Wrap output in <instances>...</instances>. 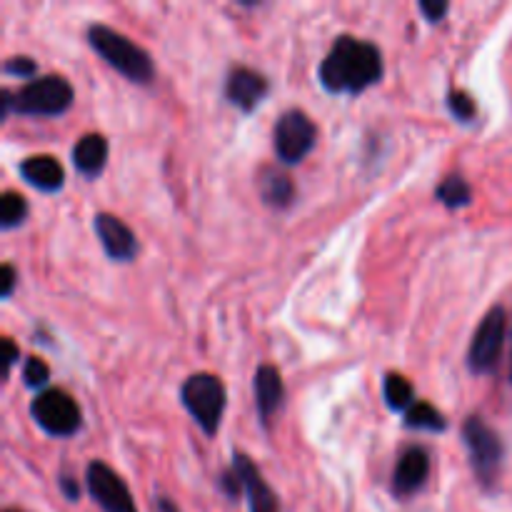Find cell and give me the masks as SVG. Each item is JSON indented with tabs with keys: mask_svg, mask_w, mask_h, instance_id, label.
Here are the masks:
<instances>
[{
	"mask_svg": "<svg viewBox=\"0 0 512 512\" xmlns=\"http://www.w3.org/2000/svg\"><path fill=\"white\" fill-rule=\"evenodd\" d=\"M385 75L378 45L355 35H340L318 68L320 85L333 95H360L378 85Z\"/></svg>",
	"mask_w": 512,
	"mask_h": 512,
	"instance_id": "1",
	"label": "cell"
},
{
	"mask_svg": "<svg viewBox=\"0 0 512 512\" xmlns=\"http://www.w3.org/2000/svg\"><path fill=\"white\" fill-rule=\"evenodd\" d=\"M75 100V90L63 75H43L25 83L18 93L3 90V110L0 118L10 113L28 115V118H58L68 113Z\"/></svg>",
	"mask_w": 512,
	"mask_h": 512,
	"instance_id": "2",
	"label": "cell"
},
{
	"mask_svg": "<svg viewBox=\"0 0 512 512\" xmlns=\"http://www.w3.org/2000/svg\"><path fill=\"white\" fill-rule=\"evenodd\" d=\"M88 43L105 63L113 70H118L123 78H128L135 85H148L155 78V63L145 48L128 38V35L118 33V30L108 28V25H90L88 28Z\"/></svg>",
	"mask_w": 512,
	"mask_h": 512,
	"instance_id": "3",
	"label": "cell"
},
{
	"mask_svg": "<svg viewBox=\"0 0 512 512\" xmlns=\"http://www.w3.org/2000/svg\"><path fill=\"white\" fill-rule=\"evenodd\" d=\"M180 403L188 410L190 418L198 423V428L213 438L220 430V423H223L228 390H225V383L218 375L195 373L180 388Z\"/></svg>",
	"mask_w": 512,
	"mask_h": 512,
	"instance_id": "4",
	"label": "cell"
},
{
	"mask_svg": "<svg viewBox=\"0 0 512 512\" xmlns=\"http://www.w3.org/2000/svg\"><path fill=\"white\" fill-rule=\"evenodd\" d=\"M463 440L465 448H468L475 478H478V483L483 485L485 490H493L500 478V470H503V440H500V435L495 433L480 415H470V418L465 420Z\"/></svg>",
	"mask_w": 512,
	"mask_h": 512,
	"instance_id": "5",
	"label": "cell"
},
{
	"mask_svg": "<svg viewBox=\"0 0 512 512\" xmlns=\"http://www.w3.org/2000/svg\"><path fill=\"white\" fill-rule=\"evenodd\" d=\"M318 143V125L305 110H285L273 128V148L280 163L298 165L308 158Z\"/></svg>",
	"mask_w": 512,
	"mask_h": 512,
	"instance_id": "6",
	"label": "cell"
},
{
	"mask_svg": "<svg viewBox=\"0 0 512 512\" xmlns=\"http://www.w3.org/2000/svg\"><path fill=\"white\" fill-rule=\"evenodd\" d=\"M30 415L50 438H73L83 425V415H80L73 395L58 388H48L35 395V400L30 403Z\"/></svg>",
	"mask_w": 512,
	"mask_h": 512,
	"instance_id": "7",
	"label": "cell"
},
{
	"mask_svg": "<svg viewBox=\"0 0 512 512\" xmlns=\"http://www.w3.org/2000/svg\"><path fill=\"white\" fill-rule=\"evenodd\" d=\"M505 335H508V313L500 305L488 310L480 320L478 330L473 335V343L468 350V368L473 375L495 373L500 363V355L505 348Z\"/></svg>",
	"mask_w": 512,
	"mask_h": 512,
	"instance_id": "8",
	"label": "cell"
},
{
	"mask_svg": "<svg viewBox=\"0 0 512 512\" xmlns=\"http://www.w3.org/2000/svg\"><path fill=\"white\" fill-rule=\"evenodd\" d=\"M85 485H88L90 498L105 512H138L125 480L113 468L100 463V460H93L88 465V470H85Z\"/></svg>",
	"mask_w": 512,
	"mask_h": 512,
	"instance_id": "9",
	"label": "cell"
},
{
	"mask_svg": "<svg viewBox=\"0 0 512 512\" xmlns=\"http://www.w3.org/2000/svg\"><path fill=\"white\" fill-rule=\"evenodd\" d=\"M270 93V83L263 73L253 68H245V65H238L228 73V80H225V98H228L230 105H235L243 113H253Z\"/></svg>",
	"mask_w": 512,
	"mask_h": 512,
	"instance_id": "10",
	"label": "cell"
},
{
	"mask_svg": "<svg viewBox=\"0 0 512 512\" xmlns=\"http://www.w3.org/2000/svg\"><path fill=\"white\" fill-rule=\"evenodd\" d=\"M95 235H98L100 245H103L105 255L115 263H130L138 255V240L135 233L123 223L120 218L110 213H98L93 218Z\"/></svg>",
	"mask_w": 512,
	"mask_h": 512,
	"instance_id": "11",
	"label": "cell"
},
{
	"mask_svg": "<svg viewBox=\"0 0 512 512\" xmlns=\"http://www.w3.org/2000/svg\"><path fill=\"white\" fill-rule=\"evenodd\" d=\"M430 478V455L425 448L410 445L400 453L398 463L393 470V493L398 498H410L420 493Z\"/></svg>",
	"mask_w": 512,
	"mask_h": 512,
	"instance_id": "12",
	"label": "cell"
},
{
	"mask_svg": "<svg viewBox=\"0 0 512 512\" xmlns=\"http://www.w3.org/2000/svg\"><path fill=\"white\" fill-rule=\"evenodd\" d=\"M233 468L238 470L240 480H243L245 498H248L250 512H280V503L278 498H275L273 488L265 483V478L260 475V470L255 468V463L248 458V455L235 450Z\"/></svg>",
	"mask_w": 512,
	"mask_h": 512,
	"instance_id": "13",
	"label": "cell"
},
{
	"mask_svg": "<svg viewBox=\"0 0 512 512\" xmlns=\"http://www.w3.org/2000/svg\"><path fill=\"white\" fill-rule=\"evenodd\" d=\"M253 393H255V408H258L260 423L268 428L270 420L275 418V413H278L285 403L283 375L278 373L275 365H260V368L255 370Z\"/></svg>",
	"mask_w": 512,
	"mask_h": 512,
	"instance_id": "14",
	"label": "cell"
},
{
	"mask_svg": "<svg viewBox=\"0 0 512 512\" xmlns=\"http://www.w3.org/2000/svg\"><path fill=\"white\" fill-rule=\"evenodd\" d=\"M20 178L40 193H58L65 185V170L53 155H30L20 163Z\"/></svg>",
	"mask_w": 512,
	"mask_h": 512,
	"instance_id": "15",
	"label": "cell"
},
{
	"mask_svg": "<svg viewBox=\"0 0 512 512\" xmlns=\"http://www.w3.org/2000/svg\"><path fill=\"white\" fill-rule=\"evenodd\" d=\"M258 193L273 210H285L295 203V183L288 173L275 165H265L258 173Z\"/></svg>",
	"mask_w": 512,
	"mask_h": 512,
	"instance_id": "16",
	"label": "cell"
},
{
	"mask_svg": "<svg viewBox=\"0 0 512 512\" xmlns=\"http://www.w3.org/2000/svg\"><path fill=\"white\" fill-rule=\"evenodd\" d=\"M73 165L88 180L98 178L108 165V138L100 133H88L73 145Z\"/></svg>",
	"mask_w": 512,
	"mask_h": 512,
	"instance_id": "17",
	"label": "cell"
},
{
	"mask_svg": "<svg viewBox=\"0 0 512 512\" xmlns=\"http://www.w3.org/2000/svg\"><path fill=\"white\" fill-rule=\"evenodd\" d=\"M405 428L408 430H423V433H443L448 430V420L425 400H415L408 410H405Z\"/></svg>",
	"mask_w": 512,
	"mask_h": 512,
	"instance_id": "18",
	"label": "cell"
},
{
	"mask_svg": "<svg viewBox=\"0 0 512 512\" xmlns=\"http://www.w3.org/2000/svg\"><path fill=\"white\" fill-rule=\"evenodd\" d=\"M435 198H438V203H443L448 210H460L470 205L473 190H470L468 180H465L463 175H448V178L435 188Z\"/></svg>",
	"mask_w": 512,
	"mask_h": 512,
	"instance_id": "19",
	"label": "cell"
},
{
	"mask_svg": "<svg viewBox=\"0 0 512 512\" xmlns=\"http://www.w3.org/2000/svg\"><path fill=\"white\" fill-rule=\"evenodd\" d=\"M383 395L385 403L390 410L400 413V410H408L415 403V390L410 385V380L400 373H388L383 380Z\"/></svg>",
	"mask_w": 512,
	"mask_h": 512,
	"instance_id": "20",
	"label": "cell"
},
{
	"mask_svg": "<svg viewBox=\"0 0 512 512\" xmlns=\"http://www.w3.org/2000/svg\"><path fill=\"white\" fill-rule=\"evenodd\" d=\"M28 218V200L15 190H5L0 198V228L13 230L25 223Z\"/></svg>",
	"mask_w": 512,
	"mask_h": 512,
	"instance_id": "21",
	"label": "cell"
},
{
	"mask_svg": "<svg viewBox=\"0 0 512 512\" xmlns=\"http://www.w3.org/2000/svg\"><path fill=\"white\" fill-rule=\"evenodd\" d=\"M48 380H50V368L45 365V360L30 355L23 365V383L28 385L30 390H38V393H43V390H48L45 388V385H48Z\"/></svg>",
	"mask_w": 512,
	"mask_h": 512,
	"instance_id": "22",
	"label": "cell"
},
{
	"mask_svg": "<svg viewBox=\"0 0 512 512\" xmlns=\"http://www.w3.org/2000/svg\"><path fill=\"white\" fill-rule=\"evenodd\" d=\"M448 110L455 120H460V123H470V120L475 118V113H478L475 100L470 98V93H465V90H450Z\"/></svg>",
	"mask_w": 512,
	"mask_h": 512,
	"instance_id": "23",
	"label": "cell"
},
{
	"mask_svg": "<svg viewBox=\"0 0 512 512\" xmlns=\"http://www.w3.org/2000/svg\"><path fill=\"white\" fill-rule=\"evenodd\" d=\"M3 70L5 75H13V78L25 80V78H33V75L38 73V63H35L30 55H13V58L5 60Z\"/></svg>",
	"mask_w": 512,
	"mask_h": 512,
	"instance_id": "24",
	"label": "cell"
},
{
	"mask_svg": "<svg viewBox=\"0 0 512 512\" xmlns=\"http://www.w3.org/2000/svg\"><path fill=\"white\" fill-rule=\"evenodd\" d=\"M218 485H220V490H223L225 498H230V500H240V495H245L243 480H240L238 470H235L233 465H230L228 470H223V473H220Z\"/></svg>",
	"mask_w": 512,
	"mask_h": 512,
	"instance_id": "25",
	"label": "cell"
},
{
	"mask_svg": "<svg viewBox=\"0 0 512 512\" xmlns=\"http://www.w3.org/2000/svg\"><path fill=\"white\" fill-rule=\"evenodd\" d=\"M448 10L450 5L445 3V0H423V3H420V13L425 15L428 23H440V20H445Z\"/></svg>",
	"mask_w": 512,
	"mask_h": 512,
	"instance_id": "26",
	"label": "cell"
},
{
	"mask_svg": "<svg viewBox=\"0 0 512 512\" xmlns=\"http://www.w3.org/2000/svg\"><path fill=\"white\" fill-rule=\"evenodd\" d=\"M0 278H3V288H0V298L8 300L10 295H13L15 283H18V275H15L13 265L3 263V268H0Z\"/></svg>",
	"mask_w": 512,
	"mask_h": 512,
	"instance_id": "27",
	"label": "cell"
},
{
	"mask_svg": "<svg viewBox=\"0 0 512 512\" xmlns=\"http://www.w3.org/2000/svg\"><path fill=\"white\" fill-rule=\"evenodd\" d=\"M58 488H60V493L70 500V503H75V500L80 498V483L73 478V475H60Z\"/></svg>",
	"mask_w": 512,
	"mask_h": 512,
	"instance_id": "28",
	"label": "cell"
},
{
	"mask_svg": "<svg viewBox=\"0 0 512 512\" xmlns=\"http://www.w3.org/2000/svg\"><path fill=\"white\" fill-rule=\"evenodd\" d=\"M3 360H5V373H8V370L20 360V350L15 348V343L10 338H3Z\"/></svg>",
	"mask_w": 512,
	"mask_h": 512,
	"instance_id": "29",
	"label": "cell"
},
{
	"mask_svg": "<svg viewBox=\"0 0 512 512\" xmlns=\"http://www.w3.org/2000/svg\"><path fill=\"white\" fill-rule=\"evenodd\" d=\"M155 508H158V512H180L178 505H175L170 498H158L155 500Z\"/></svg>",
	"mask_w": 512,
	"mask_h": 512,
	"instance_id": "30",
	"label": "cell"
},
{
	"mask_svg": "<svg viewBox=\"0 0 512 512\" xmlns=\"http://www.w3.org/2000/svg\"><path fill=\"white\" fill-rule=\"evenodd\" d=\"M3 512H20V510H15V508H8V510H3Z\"/></svg>",
	"mask_w": 512,
	"mask_h": 512,
	"instance_id": "31",
	"label": "cell"
},
{
	"mask_svg": "<svg viewBox=\"0 0 512 512\" xmlns=\"http://www.w3.org/2000/svg\"><path fill=\"white\" fill-rule=\"evenodd\" d=\"M510 383H512V365H510Z\"/></svg>",
	"mask_w": 512,
	"mask_h": 512,
	"instance_id": "32",
	"label": "cell"
}]
</instances>
